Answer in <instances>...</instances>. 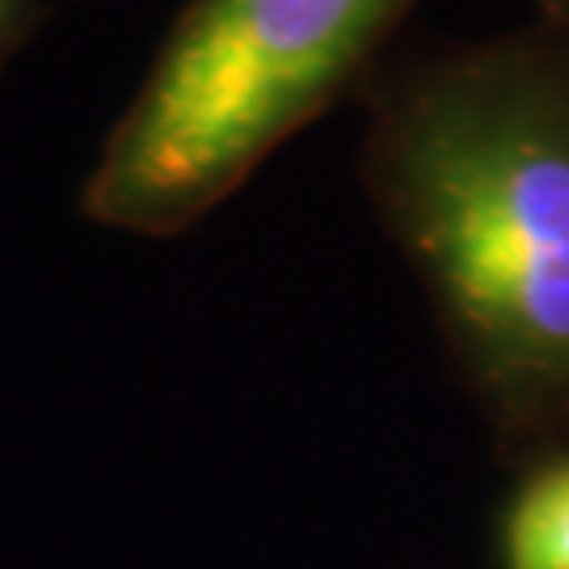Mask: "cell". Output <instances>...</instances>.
Masks as SVG:
<instances>
[{
    "label": "cell",
    "instance_id": "6da1fadb",
    "mask_svg": "<svg viewBox=\"0 0 569 569\" xmlns=\"http://www.w3.org/2000/svg\"><path fill=\"white\" fill-rule=\"evenodd\" d=\"M380 224L510 401H569V21L443 47L376 93Z\"/></svg>",
    "mask_w": 569,
    "mask_h": 569
},
{
    "label": "cell",
    "instance_id": "7a4b0ae2",
    "mask_svg": "<svg viewBox=\"0 0 569 569\" xmlns=\"http://www.w3.org/2000/svg\"><path fill=\"white\" fill-rule=\"evenodd\" d=\"M418 0H190L81 186L110 232L178 237L321 119Z\"/></svg>",
    "mask_w": 569,
    "mask_h": 569
},
{
    "label": "cell",
    "instance_id": "3957f363",
    "mask_svg": "<svg viewBox=\"0 0 569 569\" xmlns=\"http://www.w3.org/2000/svg\"><path fill=\"white\" fill-rule=\"evenodd\" d=\"M507 569H569V456L540 465L519 486L502 528Z\"/></svg>",
    "mask_w": 569,
    "mask_h": 569
},
{
    "label": "cell",
    "instance_id": "277c9868",
    "mask_svg": "<svg viewBox=\"0 0 569 569\" xmlns=\"http://www.w3.org/2000/svg\"><path fill=\"white\" fill-rule=\"evenodd\" d=\"M34 26H39V0H0V60H9Z\"/></svg>",
    "mask_w": 569,
    "mask_h": 569
},
{
    "label": "cell",
    "instance_id": "5b68a950",
    "mask_svg": "<svg viewBox=\"0 0 569 569\" xmlns=\"http://www.w3.org/2000/svg\"><path fill=\"white\" fill-rule=\"evenodd\" d=\"M545 21H569V0H536Z\"/></svg>",
    "mask_w": 569,
    "mask_h": 569
}]
</instances>
